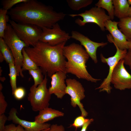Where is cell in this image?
<instances>
[{
	"label": "cell",
	"instance_id": "6da1fadb",
	"mask_svg": "<svg viewBox=\"0 0 131 131\" xmlns=\"http://www.w3.org/2000/svg\"><path fill=\"white\" fill-rule=\"evenodd\" d=\"M8 14L11 19L18 23L36 25L42 29L51 28L65 18L66 14L55 11L51 6L35 0H27L17 4Z\"/></svg>",
	"mask_w": 131,
	"mask_h": 131
},
{
	"label": "cell",
	"instance_id": "7a4b0ae2",
	"mask_svg": "<svg viewBox=\"0 0 131 131\" xmlns=\"http://www.w3.org/2000/svg\"><path fill=\"white\" fill-rule=\"evenodd\" d=\"M66 43L52 46L39 41L34 46L24 49L30 58L41 70L43 74H46L50 78L57 72L66 73V61L63 49Z\"/></svg>",
	"mask_w": 131,
	"mask_h": 131
},
{
	"label": "cell",
	"instance_id": "3957f363",
	"mask_svg": "<svg viewBox=\"0 0 131 131\" xmlns=\"http://www.w3.org/2000/svg\"><path fill=\"white\" fill-rule=\"evenodd\" d=\"M63 53L67 61L65 65L66 73L75 75L79 79L96 83L101 80L93 78L88 73L86 64L89 56L82 46L73 43L65 46Z\"/></svg>",
	"mask_w": 131,
	"mask_h": 131
},
{
	"label": "cell",
	"instance_id": "277c9868",
	"mask_svg": "<svg viewBox=\"0 0 131 131\" xmlns=\"http://www.w3.org/2000/svg\"><path fill=\"white\" fill-rule=\"evenodd\" d=\"M3 39L13 54L17 76L20 75L23 77L22 70L23 59L22 51L24 48L27 47V45L18 37L10 24H7Z\"/></svg>",
	"mask_w": 131,
	"mask_h": 131
},
{
	"label": "cell",
	"instance_id": "5b68a950",
	"mask_svg": "<svg viewBox=\"0 0 131 131\" xmlns=\"http://www.w3.org/2000/svg\"><path fill=\"white\" fill-rule=\"evenodd\" d=\"M47 76L45 75L43 81L37 86L33 85L30 88L27 99L34 111H39L49 105L51 95L47 88Z\"/></svg>",
	"mask_w": 131,
	"mask_h": 131
},
{
	"label": "cell",
	"instance_id": "8992f818",
	"mask_svg": "<svg viewBox=\"0 0 131 131\" xmlns=\"http://www.w3.org/2000/svg\"><path fill=\"white\" fill-rule=\"evenodd\" d=\"M9 24L20 39L27 47L33 46L39 41L42 29L34 25L9 20Z\"/></svg>",
	"mask_w": 131,
	"mask_h": 131
},
{
	"label": "cell",
	"instance_id": "52a82bcc",
	"mask_svg": "<svg viewBox=\"0 0 131 131\" xmlns=\"http://www.w3.org/2000/svg\"><path fill=\"white\" fill-rule=\"evenodd\" d=\"M69 15L73 17L78 16L82 17V20L78 18L75 21V23L80 26H84L88 23H94L97 25L102 31H105V22L111 20L104 9L96 6L83 12L77 14H70Z\"/></svg>",
	"mask_w": 131,
	"mask_h": 131
},
{
	"label": "cell",
	"instance_id": "ba28073f",
	"mask_svg": "<svg viewBox=\"0 0 131 131\" xmlns=\"http://www.w3.org/2000/svg\"><path fill=\"white\" fill-rule=\"evenodd\" d=\"M66 92L71 97V104L73 107L77 106L81 112V115L86 117L88 113L84 109L81 101L85 97V90L81 83L76 79L71 78L66 79Z\"/></svg>",
	"mask_w": 131,
	"mask_h": 131
},
{
	"label": "cell",
	"instance_id": "9c48e42d",
	"mask_svg": "<svg viewBox=\"0 0 131 131\" xmlns=\"http://www.w3.org/2000/svg\"><path fill=\"white\" fill-rule=\"evenodd\" d=\"M115 46L116 51L113 56L106 58L102 53L100 54L101 62L107 64L109 66V70L106 77L104 79L99 86L96 88V89H99L100 92L105 91L108 94L111 93L112 89L110 86L111 80L113 71L117 63L121 59L123 58L127 51L128 50H121L116 46Z\"/></svg>",
	"mask_w": 131,
	"mask_h": 131
},
{
	"label": "cell",
	"instance_id": "30bf717a",
	"mask_svg": "<svg viewBox=\"0 0 131 131\" xmlns=\"http://www.w3.org/2000/svg\"><path fill=\"white\" fill-rule=\"evenodd\" d=\"M42 30L39 41L52 46L66 42L71 38L68 33L61 28L58 23L51 28H44Z\"/></svg>",
	"mask_w": 131,
	"mask_h": 131
},
{
	"label": "cell",
	"instance_id": "8fae6325",
	"mask_svg": "<svg viewBox=\"0 0 131 131\" xmlns=\"http://www.w3.org/2000/svg\"><path fill=\"white\" fill-rule=\"evenodd\" d=\"M124 60L121 59L112 74L111 83L116 89L123 90L131 89V75L125 68Z\"/></svg>",
	"mask_w": 131,
	"mask_h": 131
},
{
	"label": "cell",
	"instance_id": "7c38bea8",
	"mask_svg": "<svg viewBox=\"0 0 131 131\" xmlns=\"http://www.w3.org/2000/svg\"><path fill=\"white\" fill-rule=\"evenodd\" d=\"M118 22L109 20L105 23L106 29L111 34L107 36L108 41L122 50H128V41L125 35L118 28Z\"/></svg>",
	"mask_w": 131,
	"mask_h": 131
},
{
	"label": "cell",
	"instance_id": "4fadbf2b",
	"mask_svg": "<svg viewBox=\"0 0 131 131\" xmlns=\"http://www.w3.org/2000/svg\"><path fill=\"white\" fill-rule=\"evenodd\" d=\"M71 38L79 41L81 45L83 46L89 57L95 63L98 61L97 56V51L100 47H103L106 45L107 42L99 43L91 41L87 37L79 32L73 31L71 32Z\"/></svg>",
	"mask_w": 131,
	"mask_h": 131
},
{
	"label": "cell",
	"instance_id": "5bb4252c",
	"mask_svg": "<svg viewBox=\"0 0 131 131\" xmlns=\"http://www.w3.org/2000/svg\"><path fill=\"white\" fill-rule=\"evenodd\" d=\"M17 112L16 109L12 108L8 113V120L20 125L26 131H41L49 128L51 125L48 123H41L35 121L30 122L22 119L17 116Z\"/></svg>",
	"mask_w": 131,
	"mask_h": 131
},
{
	"label": "cell",
	"instance_id": "9a60e30c",
	"mask_svg": "<svg viewBox=\"0 0 131 131\" xmlns=\"http://www.w3.org/2000/svg\"><path fill=\"white\" fill-rule=\"evenodd\" d=\"M66 74L63 72H58L50 77L51 86L48 89L51 95L54 94L58 98L62 99L66 94Z\"/></svg>",
	"mask_w": 131,
	"mask_h": 131
},
{
	"label": "cell",
	"instance_id": "2e32d148",
	"mask_svg": "<svg viewBox=\"0 0 131 131\" xmlns=\"http://www.w3.org/2000/svg\"><path fill=\"white\" fill-rule=\"evenodd\" d=\"M64 115L61 111L48 107L39 111L38 114L34 118V121L44 123L56 118L63 116Z\"/></svg>",
	"mask_w": 131,
	"mask_h": 131
},
{
	"label": "cell",
	"instance_id": "e0dca14e",
	"mask_svg": "<svg viewBox=\"0 0 131 131\" xmlns=\"http://www.w3.org/2000/svg\"><path fill=\"white\" fill-rule=\"evenodd\" d=\"M114 16L119 19L128 16L130 8L127 0H112Z\"/></svg>",
	"mask_w": 131,
	"mask_h": 131
},
{
	"label": "cell",
	"instance_id": "ac0fdd59",
	"mask_svg": "<svg viewBox=\"0 0 131 131\" xmlns=\"http://www.w3.org/2000/svg\"><path fill=\"white\" fill-rule=\"evenodd\" d=\"M118 26L120 30L128 41L131 39V17L127 16L119 19Z\"/></svg>",
	"mask_w": 131,
	"mask_h": 131
},
{
	"label": "cell",
	"instance_id": "d6986e66",
	"mask_svg": "<svg viewBox=\"0 0 131 131\" xmlns=\"http://www.w3.org/2000/svg\"><path fill=\"white\" fill-rule=\"evenodd\" d=\"M0 52L3 55L5 60L8 64H15V60L13 54L8 46L5 42L3 38L0 37Z\"/></svg>",
	"mask_w": 131,
	"mask_h": 131
},
{
	"label": "cell",
	"instance_id": "ffe728a7",
	"mask_svg": "<svg viewBox=\"0 0 131 131\" xmlns=\"http://www.w3.org/2000/svg\"><path fill=\"white\" fill-rule=\"evenodd\" d=\"M95 5V6L106 10L111 20L114 19V7L112 0H99Z\"/></svg>",
	"mask_w": 131,
	"mask_h": 131
},
{
	"label": "cell",
	"instance_id": "44dd1931",
	"mask_svg": "<svg viewBox=\"0 0 131 131\" xmlns=\"http://www.w3.org/2000/svg\"><path fill=\"white\" fill-rule=\"evenodd\" d=\"M69 7L72 10L78 11L91 4L92 0H67Z\"/></svg>",
	"mask_w": 131,
	"mask_h": 131
},
{
	"label": "cell",
	"instance_id": "7402d4cb",
	"mask_svg": "<svg viewBox=\"0 0 131 131\" xmlns=\"http://www.w3.org/2000/svg\"><path fill=\"white\" fill-rule=\"evenodd\" d=\"M24 48L22 51L23 57L22 70H28L37 69L39 67L37 66L34 62L33 60L28 56Z\"/></svg>",
	"mask_w": 131,
	"mask_h": 131
},
{
	"label": "cell",
	"instance_id": "603a6c76",
	"mask_svg": "<svg viewBox=\"0 0 131 131\" xmlns=\"http://www.w3.org/2000/svg\"><path fill=\"white\" fill-rule=\"evenodd\" d=\"M8 12V10L2 8L0 9V37L2 38L7 27V22L9 21L7 15Z\"/></svg>",
	"mask_w": 131,
	"mask_h": 131
},
{
	"label": "cell",
	"instance_id": "cb8c5ba5",
	"mask_svg": "<svg viewBox=\"0 0 131 131\" xmlns=\"http://www.w3.org/2000/svg\"><path fill=\"white\" fill-rule=\"evenodd\" d=\"M29 74L33 78L34 81V85L37 86L43 81L44 78L41 70L39 67L37 69L28 70Z\"/></svg>",
	"mask_w": 131,
	"mask_h": 131
},
{
	"label": "cell",
	"instance_id": "d4e9b609",
	"mask_svg": "<svg viewBox=\"0 0 131 131\" xmlns=\"http://www.w3.org/2000/svg\"><path fill=\"white\" fill-rule=\"evenodd\" d=\"M9 70V73L8 75L10 77V82L11 86L12 94L17 88L16 81L17 73L14 64H8Z\"/></svg>",
	"mask_w": 131,
	"mask_h": 131
},
{
	"label": "cell",
	"instance_id": "484cf974",
	"mask_svg": "<svg viewBox=\"0 0 131 131\" xmlns=\"http://www.w3.org/2000/svg\"><path fill=\"white\" fill-rule=\"evenodd\" d=\"M27 0H3L2 1V8L8 11L15 5L27 1Z\"/></svg>",
	"mask_w": 131,
	"mask_h": 131
},
{
	"label": "cell",
	"instance_id": "4316f807",
	"mask_svg": "<svg viewBox=\"0 0 131 131\" xmlns=\"http://www.w3.org/2000/svg\"><path fill=\"white\" fill-rule=\"evenodd\" d=\"M89 120V119L85 118L84 117L81 115L75 119L73 123L70 126L75 127L76 130L79 128L82 127Z\"/></svg>",
	"mask_w": 131,
	"mask_h": 131
},
{
	"label": "cell",
	"instance_id": "83f0119b",
	"mask_svg": "<svg viewBox=\"0 0 131 131\" xmlns=\"http://www.w3.org/2000/svg\"><path fill=\"white\" fill-rule=\"evenodd\" d=\"M26 91L25 89L23 87L17 88L12 94L15 99L17 100H21L25 97Z\"/></svg>",
	"mask_w": 131,
	"mask_h": 131
},
{
	"label": "cell",
	"instance_id": "f1b7e54d",
	"mask_svg": "<svg viewBox=\"0 0 131 131\" xmlns=\"http://www.w3.org/2000/svg\"><path fill=\"white\" fill-rule=\"evenodd\" d=\"M8 106L5 97L1 91H0V115L4 114Z\"/></svg>",
	"mask_w": 131,
	"mask_h": 131
},
{
	"label": "cell",
	"instance_id": "f546056e",
	"mask_svg": "<svg viewBox=\"0 0 131 131\" xmlns=\"http://www.w3.org/2000/svg\"><path fill=\"white\" fill-rule=\"evenodd\" d=\"M124 64L128 66L131 70V50H128L126 54L123 59Z\"/></svg>",
	"mask_w": 131,
	"mask_h": 131
},
{
	"label": "cell",
	"instance_id": "4dcf8cb0",
	"mask_svg": "<svg viewBox=\"0 0 131 131\" xmlns=\"http://www.w3.org/2000/svg\"><path fill=\"white\" fill-rule=\"evenodd\" d=\"M46 131H65V128L62 125L53 124L51 125L49 129Z\"/></svg>",
	"mask_w": 131,
	"mask_h": 131
},
{
	"label": "cell",
	"instance_id": "1f68e13d",
	"mask_svg": "<svg viewBox=\"0 0 131 131\" xmlns=\"http://www.w3.org/2000/svg\"><path fill=\"white\" fill-rule=\"evenodd\" d=\"M7 120L8 117L4 114L0 115V131H5V124Z\"/></svg>",
	"mask_w": 131,
	"mask_h": 131
},
{
	"label": "cell",
	"instance_id": "d6a6232c",
	"mask_svg": "<svg viewBox=\"0 0 131 131\" xmlns=\"http://www.w3.org/2000/svg\"><path fill=\"white\" fill-rule=\"evenodd\" d=\"M16 128L15 124L11 123L5 125L4 131H16Z\"/></svg>",
	"mask_w": 131,
	"mask_h": 131
},
{
	"label": "cell",
	"instance_id": "836d02e7",
	"mask_svg": "<svg viewBox=\"0 0 131 131\" xmlns=\"http://www.w3.org/2000/svg\"><path fill=\"white\" fill-rule=\"evenodd\" d=\"M94 121V119L92 118L89 119L82 127V128L81 131H86L87 128L90 123Z\"/></svg>",
	"mask_w": 131,
	"mask_h": 131
},
{
	"label": "cell",
	"instance_id": "e575fe53",
	"mask_svg": "<svg viewBox=\"0 0 131 131\" xmlns=\"http://www.w3.org/2000/svg\"><path fill=\"white\" fill-rule=\"evenodd\" d=\"M16 131H26L24 128L19 124H18L16 126Z\"/></svg>",
	"mask_w": 131,
	"mask_h": 131
},
{
	"label": "cell",
	"instance_id": "d590c367",
	"mask_svg": "<svg viewBox=\"0 0 131 131\" xmlns=\"http://www.w3.org/2000/svg\"><path fill=\"white\" fill-rule=\"evenodd\" d=\"M4 57L2 53L0 52V62H2L4 60Z\"/></svg>",
	"mask_w": 131,
	"mask_h": 131
},
{
	"label": "cell",
	"instance_id": "8d00e7d4",
	"mask_svg": "<svg viewBox=\"0 0 131 131\" xmlns=\"http://www.w3.org/2000/svg\"><path fill=\"white\" fill-rule=\"evenodd\" d=\"M128 49H130L131 50V39L128 40Z\"/></svg>",
	"mask_w": 131,
	"mask_h": 131
},
{
	"label": "cell",
	"instance_id": "74e56055",
	"mask_svg": "<svg viewBox=\"0 0 131 131\" xmlns=\"http://www.w3.org/2000/svg\"><path fill=\"white\" fill-rule=\"evenodd\" d=\"M128 16L131 17V6L130 7L128 14Z\"/></svg>",
	"mask_w": 131,
	"mask_h": 131
},
{
	"label": "cell",
	"instance_id": "f35d334b",
	"mask_svg": "<svg viewBox=\"0 0 131 131\" xmlns=\"http://www.w3.org/2000/svg\"><path fill=\"white\" fill-rule=\"evenodd\" d=\"M3 88L2 84L0 83V91H1Z\"/></svg>",
	"mask_w": 131,
	"mask_h": 131
},
{
	"label": "cell",
	"instance_id": "ab89813d",
	"mask_svg": "<svg viewBox=\"0 0 131 131\" xmlns=\"http://www.w3.org/2000/svg\"><path fill=\"white\" fill-rule=\"evenodd\" d=\"M128 2L130 5H131V0H128Z\"/></svg>",
	"mask_w": 131,
	"mask_h": 131
},
{
	"label": "cell",
	"instance_id": "60d3db41",
	"mask_svg": "<svg viewBox=\"0 0 131 131\" xmlns=\"http://www.w3.org/2000/svg\"><path fill=\"white\" fill-rule=\"evenodd\" d=\"M49 128L48 129H45V130H43L42 131H47Z\"/></svg>",
	"mask_w": 131,
	"mask_h": 131
}]
</instances>
